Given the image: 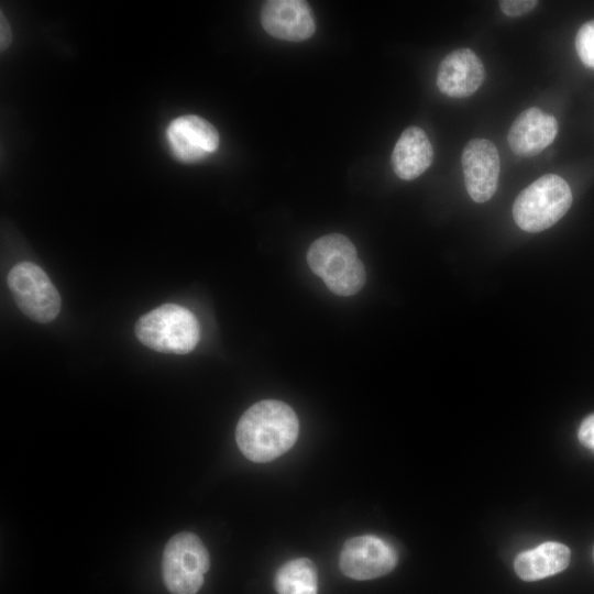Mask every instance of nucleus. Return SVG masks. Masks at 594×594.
<instances>
[{
  "label": "nucleus",
  "mask_w": 594,
  "mask_h": 594,
  "mask_svg": "<svg viewBox=\"0 0 594 594\" xmlns=\"http://www.w3.org/2000/svg\"><path fill=\"white\" fill-rule=\"evenodd\" d=\"M484 77L485 69L480 57L470 48H458L441 61L437 86L448 97L465 98L480 88Z\"/></svg>",
  "instance_id": "9b49d317"
},
{
  "label": "nucleus",
  "mask_w": 594,
  "mask_h": 594,
  "mask_svg": "<svg viewBox=\"0 0 594 594\" xmlns=\"http://www.w3.org/2000/svg\"><path fill=\"white\" fill-rule=\"evenodd\" d=\"M210 566L209 553L198 536L183 531L173 536L163 552L162 573L172 594H196Z\"/></svg>",
  "instance_id": "39448f33"
},
{
  "label": "nucleus",
  "mask_w": 594,
  "mask_h": 594,
  "mask_svg": "<svg viewBox=\"0 0 594 594\" xmlns=\"http://www.w3.org/2000/svg\"><path fill=\"white\" fill-rule=\"evenodd\" d=\"M570 557L566 546L549 541L519 553L514 568L521 580L538 581L563 571L570 563Z\"/></svg>",
  "instance_id": "4468645a"
},
{
  "label": "nucleus",
  "mask_w": 594,
  "mask_h": 594,
  "mask_svg": "<svg viewBox=\"0 0 594 594\" xmlns=\"http://www.w3.org/2000/svg\"><path fill=\"white\" fill-rule=\"evenodd\" d=\"M135 334L141 343L154 351L186 354L197 345L200 329L187 308L165 304L139 318Z\"/></svg>",
  "instance_id": "7ed1b4c3"
},
{
  "label": "nucleus",
  "mask_w": 594,
  "mask_h": 594,
  "mask_svg": "<svg viewBox=\"0 0 594 594\" xmlns=\"http://www.w3.org/2000/svg\"><path fill=\"white\" fill-rule=\"evenodd\" d=\"M261 23L270 35L288 42L308 40L316 31L311 8L302 0L265 1Z\"/></svg>",
  "instance_id": "9d476101"
},
{
  "label": "nucleus",
  "mask_w": 594,
  "mask_h": 594,
  "mask_svg": "<svg viewBox=\"0 0 594 594\" xmlns=\"http://www.w3.org/2000/svg\"><path fill=\"white\" fill-rule=\"evenodd\" d=\"M578 437L584 447L594 451V414L587 416L582 421Z\"/></svg>",
  "instance_id": "a211bd4d"
},
{
  "label": "nucleus",
  "mask_w": 594,
  "mask_h": 594,
  "mask_svg": "<svg viewBox=\"0 0 594 594\" xmlns=\"http://www.w3.org/2000/svg\"><path fill=\"white\" fill-rule=\"evenodd\" d=\"M310 270L339 296H352L363 287L366 275L353 243L343 234L331 233L311 243L307 253Z\"/></svg>",
  "instance_id": "f03ea898"
},
{
  "label": "nucleus",
  "mask_w": 594,
  "mask_h": 594,
  "mask_svg": "<svg viewBox=\"0 0 594 594\" xmlns=\"http://www.w3.org/2000/svg\"><path fill=\"white\" fill-rule=\"evenodd\" d=\"M464 184L473 201L482 204L496 193L501 169L497 147L487 139L470 140L461 155Z\"/></svg>",
  "instance_id": "6e6552de"
},
{
  "label": "nucleus",
  "mask_w": 594,
  "mask_h": 594,
  "mask_svg": "<svg viewBox=\"0 0 594 594\" xmlns=\"http://www.w3.org/2000/svg\"><path fill=\"white\" fill-rule=\"evenodd\" d=\"M537 4L535 0H503L499 8L505 15L515 18L531 11Z\"/></svg>",
  "instance_id": "f3484780"
},
{
  "label": "nucleus",
  "mask_w": 594,
  "mask_h": 594,
  "mask_svg": "<svg viewBox=\"0 0 594 594\" xmlns=\"http://www.w3.org/2000/svg\"><path fill=\"white\" fill-rule=\"evenodd\" d=\"M594 554V553H593Z\"/></svg>",
  "instance_id": "aec40b11"
},
{
  "label": "nucleus",
  "mask_w": 594,
  "mask_h": 594,
  "mask_svg": "<svg viewBox=\"0 0 594 594\" xmlns=\"http://www.w3.org/2000/svg\"><path fill=\"white\" fill-rule=\"evenodd\" d=\"M166 139L173 155L184 163L199 162L219 146L217 129L194 114L174 119L166 129Z\"/></svg>",
  "instance_id": "1a4fd4ad"
},
{
  "label": "nucleus",
  "mask_w": 594,
  "mask_h": 594,
  "mask_svg": "<svg viewBox=\"0 0 594 594\" xmlns=\"http://www.w3.org/2000/svg\"><path fill=\"white\" fill-rule=\"evenodd\" d=\"M558 133L556 118L539 108L524 110L513 122L507 141L518 156H535L548 147Z\"/></svg>",
  "instance_id": "f8f14e48"
},
{
  "label": "nucleus",
  "mask_w": 594,
  "mask_h": 594,
  "mask_svg": "<svg viewBox=\"0 0 594 594\" xmlns=\"http://www.w3.org/2000/svg\"><path fill=\"white\" fill-rule=\"evenodd\" d=\"M395 549L380 537L372 535L348 539L339 557L341 572L353 580L364 581L389 573L397 564Z\"/></svg>",
  "instance_id": "0eeeda50"
},
{
  "label": "nucleus",
  "mask_w": 594,
  "mask_h": 594,
  "mask_svg": "<svg viewBox=\"0 0 594 594\" xmlns=\"http://www.w3.org/2000/svg\"><path fill=\"white\" fill-rule=\"evenodd\" d=\"M572 205V191L568 183L554 174H546L515 199L513 217L524 231L536 233L557 223Z\"/></svg>",
  "instance_id": "20e7f679"
},
{
  "label": "nucleus",
  "mask_w": 594,
  "mask_h": 594,
  "mask_svg": "<svg viewBox=\"0 0 594 594\" xmlns=\"http://www.w3.org/2000/svg\"><path fill=\"white\" fill-rule=\"evenodd\" d=\"M8 287L20 310L30 319L45 323L61 310V296L46 273L32 262L14 265L7 277Z\"/></svg>",
  "instance_id": "423d86ee"
},
{
  "label": "nucleus",
  "mask_w": 594,
  "mask_h": 594,
  "mask_svg": "<svg viewBox=\"0 0 594 594\" xmlns=\"http://www.w3.org/2000/svg\"><path fill=\"white\" fill-rule=\"evenodd\" d=\"M433 160V148L426 132L418 127L407 128L392 153L394 173L404 180H413L426 172Z\"/></svg>",
  "instance_id": "ddd939ff"
},
{
  "label": "nucleus",
  "mask_w": 594,
  "mask_h": 594,
  "mask_svg": "<svg viewBox=\"0 0 594 594\" xmlns=\"http://www.w3.org/2000/svg\"><path fill=\"white\" fill-rule=\"evenodd\" d=\"M274 586L277 594H317V568L307 558L287 561L276 571Z\"/></svg>",
  "instance_id": "2eb2a0df"
},
{
  "label": "nucleus",
  "mask_w": 594,
  "mask_h": 594,
  "mask_svg": "<svg viewBox=\"0 0 594 594\" xmlns=\"http://www.w3.org/2000/svg\"><path fill=\"white\" fill-rule=\"evenodd\" d=\"M12 34L11 29L4 14H0V48L1 52L6 51L11 43Z\"/></svg>",
  "instance_id": "6ab92c4d"
},
{
  "label": "nucleus",
  "mask_w": 594,
  "mask_h": 594,
  "mask_svg": "<svg viewBox=\"0 0 594 594\" xmlns=\"http://www.w3.org/2000/svg\"><path fill=\"white\" fill-rule=\"evenodd\" d=\"M575 50L581 62L594 68V20L585 22L575 36Z\"/></svg>",
  "instance_id": "dca6fc26"
},
{
  "label": "nucleus",
  "mask_w": 594,
  "mask_h": 594,
  "mask_svg": "<svg viewBox=\"0 0 594 594\" xmlns=\"http://www.w3.org/2000/svg\"><path fill=\"white\" fill-rule=\"evenodd\" d=\"M299 422L294 409L275 399L252 405L240 418L235 440L253 462H270L288 451L297 440Z\"/></svg>",
  "instance_id": "f257e3e1"
}]
</instances>
